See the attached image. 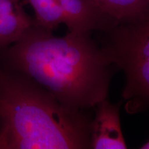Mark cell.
I'll use <instances>...</instances> for the list:
<instances>
[{"label":"cell","mask_w":149,"mask_h":149,"mask_svg":"<svg viewBox=\"0 0 149 149\" xmlns=\"http://www.w3.org/2000/svg\"><path fill=\"white\" fill-rule=\"evenodd\" d=\"M102 33V46L124 74L122 102L126 112L149 111V8Z\"/></svg>","instance_id":"obj_3"},{"label":"cell","mask_w":149,"mask_h":149,"mask_svg":"<svg viewBox=\"0 0 149 149\" xmlns=\"http://www.w3.org/2000/svg\"><path fill=\"white\" fill-rule=\"evenodd\" d=\"M0 64L22 72L68 109L88 111L108 98L116 67L91 33L63 37L35 22L0 51Z\"/></svg>","instance_id":"obj_1"},{"label":"cell","mask_w":149,"mask_h":149,"mask_svg":"<svg viewBox=\"0 0 149 149\" xmlns=\"http://www.w3.org/2000/svg\"><path fill=\"white\" fill-rule=\"evenodd\" d=\"M25 0H0V51L19 40L33 24L24 9Z\"/></svg>","instance_id":"obj_6"},{"label":"cell","mask_w":149,"mask_h":149,"mask_svg":"<svg viewBox=\"0 0 149 149\" xmlns=\"http://www.w3.org/2000/svg\"><path fill=\"white\" fill-rule=\"evenodd\" d=\"M122 104V102L114 104L107 98L95 107L91 123V148H128L120 120Z\"/></svg>","instance_id":"obj_4"},{"label":"cell","mask_w":149,"mask_h":149,"mask_svg":"<svg viewBox=\"0 0 149 149\" xmlns=\"http://www.w3.org/2000/svg\"><path fill=\"white\" fill-rule=\"evenodd\" d=\"M62 10L68 32L87 34L105 32L117 23L93 0H55Z\"/></svg>","instance_id":"obj_5"},{"label":"cell","mask_w":149,"mask_h":149,"mask_svg":"<svg viewBox=\"0 0 149 149\" xmlns=\"http://www.w3.org/2000/svg\"><path fill=\"white\" fill-rule=\"evenodd\" d=\"M88 111L68 109L22 72L0 64V149L91 148Z\"/></svg>","instance_id":"obj_2"},{"label":"cell","mask_w":149,"mask_h":149,"mask_svg":"<svg viewBox=\"0 0 149 149\" xmlns=\"http://www.w3.org/2000/svg\"><path fill=\"white\" fill-rule=\"evenodd\" d=\"M33 7L37 23L53 31L61 24H64L62 10L55 0H25Z\"/></svg>","instance_id":"obj_8"},{"label":"cell","mask_w":149,"mask_h":149,"mask_svg":"<svg viewBox=\"0 0 149 149\" xmlns=\"http://www.w3.org/2000/svg\"><path fill=\"white\" fill-rule=\"evenodd\" d=\"M139 148L141 149H149V140L147 141L145 144H144L143 145L139 147Z\"/></svg>","instance_id":"obj_9"},{"label":"cell","mask_w":149,"mask_h":149,"mask_svg":"<svg viewBox=\"0 0 149 149\" xmlns=\"http://www.w3.org/2000/svg\"><path fill=\"white\" fill-rule=\"evenodd\" d=\"M117 22L127 21L149 8V0H93Z\"/></svg>","instance_id":"obj_7"}]
</instances>
